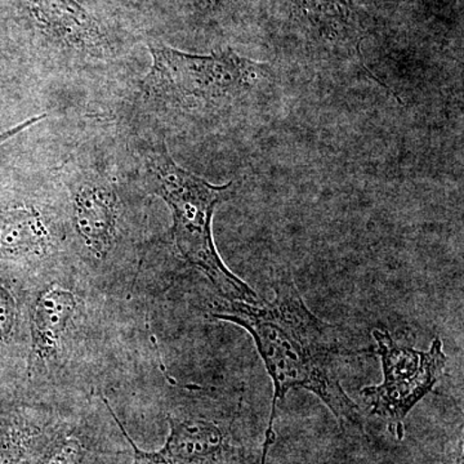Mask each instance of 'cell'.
Returning <instances> with one entry per match:
<instances>
[{
    "label": "cell",
    "instance_id": "cell-11",
    "mask_svg": "<svg viewBox=\"0 0 464 464\" xmlns=\"http://www.w3.org/2000/svg\"><path fill=\"white\" fill-rule=\"evenodd\" d=\"M52 430L30 418L5 420L0 424V464H33Z\"/></svg>",
    "mask_w": 464,
    "mask_h": 464
},
{
    "label": "cell",
    "instance_id": "cell-9",
    "mask_svg": "<svg viewBox=\"0 0 464 464\" xmlns=\"http://www.w3.org/2000/svg\"><path fill=\"white\" fill-rule=\"evenodd\" d=\"M115 197L103 186L91 185L75 199V224L85 244L93 252L105 253L114 237Z\"/></svg>",
    "mask_w": 464,
    "mask_h": 464
},
{
    "label": "cell",
    "instance_id": "cell-3",
    "mask_svg": "<svg viewBox=\"0 0 464 464\" xmlns=\"http://www.w3.org/2000/svg\"><path fill=\"white\" fill-rule=\"evenodd\" d=\"M150 183L173 216V237L183 258L199 268L222 297L256 304L257 293L224 264L213 241V215L231 194L232 185L216 186L179 167L166 145L150 150Z\"/></svg>",
    "mask_w": 464,
    "mask_h": 464
},
{
    "label": "cell",
    "instance_id": "cell-13",
    "mask_svg": "<svg viewBox=\"0 0 464 464\" xmlns=\"http://www.w3.org/2000/svg\"><path fill=\"white\" fill-rule=\"evenodd\" d=\"M16 313L14 295L0 283V342L11 337L16 323Z\"/></svg>",
    "mask_w": 464,
    "mask_h": 464
},
{
    "label": "cell",
    "instance_id": "cell-8",
    "mask_svg": "<svg viewBox=\"0 0 464 464\" xmlns=\"http://www.w3.org/2000/svg\"><path fill=\"white\" fill-rule=\"evenodd\" d=\"M30 11L45 30L63 41L82 47L99 44V27L75 0H32Z\"/></svg>",
    "mask_w": 464,
    "mask_h": 464
},
{
    "label": "cell",
    "instance_id": "cell-1",
    "mask_svg": "<svg viewBox=\"0 0 464 464\" xmlns=\"http://www.w3.org/2000/svg\"><path fill=\"white\" fill-rule=\"evenodd\" d=\"M273 292L270 301L256 304L224 298L210 311L215 319L246 329L256 342L274 383L268 422L274 423L277 402L289 391L306 390L328 406L341 426L364 432L362 411L340 378L341 360L357 351L342 343L337 326L308 308L288 271L274 277Z\"/></svg>",
    "mask_w": 464,
    "mask_h": 464
},
{
    "label": "cell",
    "instance_id": "cell-14",
    "mask_svg": "<svg viewBox=\"0 0 464 464\" xmlns=\"http://www.w3.org/2000/svg\"><path fill=\"white\" fill-rule=\"evenodd\" d=\"M203 9H217L222 7L227 0H197Z\"/></svg>",
    "mask_w": 464,
    "mask_h": 464
},
{
    "label": "cell",
    "instance_id": "cell-10",
    "mask_svg": "<svg viewBox=\"0 0 464 464\" xmlns=\"http://www.w3.org/2000/svg\"><path fill=\"white\" fill-rule=\"evenodd\" d=\"M48 240L44 221L33 208L0 207V255H26L41 250Z\"/></svg>",
    "mask_w": 464,
    "mask_h": 464
},
{
    "label": "cell",
    "instance_id": "cell-5",
    "mask_svg": "<svg viewBox=\"0 0 464 464\" xmlns=\"http://www.w3.org/2000/svg\"><path fill=\"white\" fill-rule=\"evenodd\" d=\"M372 335L381 357L383 381L364 387L362 396L372 415L384 420L396 440H402L406 417L441 380L448 357L440 338L433 340L429 351H417L396 343L390 333L382 329H374Z\"/></svg>",
    "mask_w": 464,
    "mask_h": 464
},
{
    "label": "cell",
    "instance_id": "cell-2",
    "mask_svg": "<svg viewBox=\"0 0 464 464\" xmlns=\"http://www.w3.org/2000/svg\"><path fill=\"white\" fill-rule=\"evenodd\" d=\"M148 87L158 97L188 110L243 109L264 102L276 88V72L232 50L191 54L150 45Z\"/></svg>",
    "mask_w": 464,
    "mask_h": 464
},
{
    "label": "cell",
    "instance_id": "cell-12",
    "mask_svg": "<svg viewBox=\"0 0 464 464\" xmlns=\"http://www.w3.org/2000/svg\"><path fill=\"white\" fill-rule=\"evenodd\" d=\"M302 17L306 18L323 43L343 42L351 17V0H295Z\"/></svg>",
    "mask_w": 464,
    "mask_h": 464
},
{
    "label": "cell",
    "instance_id": "cell-6",
    "mask_svg": "<svg viewBox=\"0 0 464 464\" xmlns=\"http://www.w3.org/2000/svg\"><path fill=\"white\" fill-rule=\"evenodd\" d=\"M105 430L87 422L52 430L33 464H125L127 449L114 447Z\"/></svg>",
    "mask_w": 464,
    "mask_h": 464
},
{
    "label": "cell",
    "instance_id": "cell-4",
    "mask_svg": "<svg viewBox=\"0 0 464 464\" xmlns=\"http://www.w3.org/2000/svg\"><path fill=\"white\" fill-rule=\"evenodd\" d=\"M132 450L130 464H256L257 453L237 415L181 411L168 417L169 435L163 448L145 451L134 444L127 430L103 399Z\"/></svg>",
    "mask_w": 464,
    "mask_h": 464
},
{
    "label": "cell",
    "instance_id": "cell-7",
    "mask_svg": "<svg viewBox=\"0 0 464 464\" xmlns=\"http://www.w3.org/2000/svg\"><path fill=\"white\" fill-rule=\"evenodd\" d=\"M75 307L74 295L69 290L54 286L39 295L33 313L34 357L45 359L56 353Z\"/></svg>",
    "mask_w": 464,
    "mask_h": 464
}]
</instances>
